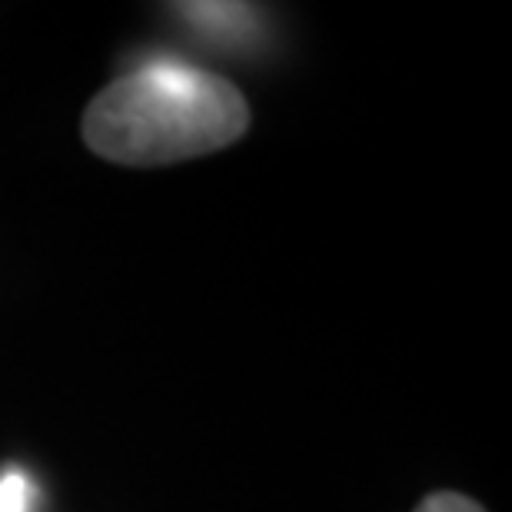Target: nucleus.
Returning a JSON list of instances; mask_svg holds the SVG:
<instances>
[{"label":"nucleus","instance_id":"1","mask_svg":"<svg viewBox=\"0 0 512 512\" xmlns=\"http://www.w3.org/2000/svg\"><path fill=\"white\" fill-rule=\"evenodd\" d=\"M250 127V107L230 80L187 64L130 70L90 100L87 147L127 167L207 157L230 147Z\"/></svg>","mask_w":512,"mask_h":512},{"label":"nucleus","instance_id":"2","mask_svg":"<svg viewBox=\"0 0 512 512\" xmlns=\"http://www.w3.org/2000/svg\"><path fill=\"white\" fill-rule=\"evenodd\" d=\"M30 483L24 473H4L0 476V512H27Z\"/></svg>","mask_w":512,"mask_h":512},{"label":"nucleus","instance_id":"3","mask_svg":"<svg viewBox=\"0 0 512 512\" xmlns=\"http://www.w3.org/2000/svg\"><path fill=\"white\" fill-rule=\"evenodd\" d=\"M416 512H486L463 493H433L416 506Z\"/></svg>","mask_w":512,"mask_h":512}]
</instances>
